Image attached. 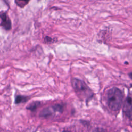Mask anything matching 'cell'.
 Instances as JSON below:
<instances>
[{"label": "cell", "mask_w": 132, "mask_h": 132, "mask_svg": "<svg viewBox=\"0 0 132 132\" xmlns=\"http://www.w3.org/2000/svg\"><path fill=\"white\" fill-rule=\"evenodd\" d=\"M107 103L108 107L113 111H118L121 107L123 101V94L118 88L110 89L106 94Z\"/></svg>", "instance_id": "obj_1"}, {"label": "cell", "mask_w": 132, "mask_h": 132, "mask_svg": "<svg viewBox=\"0 0 132 132\" xmlns=\"http://www.w3.org/2000/svg\"><path fill=\"white\" fill-rule=\"evenodd\" d=\"M71 82L73 89L80 98L88 101L93 96V92L84 81L74 78L72 79Z\"/></svg>", "instance_id": "obj_2"}, {"label": "cell", "mask_w": 132, "mask_h": 132, "mask_svg": "<svg viewBox=\"0 0 132 132\" xmlns=\"http://www.w3.org/2000/svg\"><path fill=\"white\" fill-rule=\"evenodd\" d=\"M123 110L124 114L132 120V93L129 94L125 100Z\"/></svg>", "instance_id": "obj_3"}, {"label": "cell", "mask_w": 132, "mask_h": 132, "mask_svg": "<svg viewBox=\"0 0 132 132\" xmlns=\"http://www.w3.org/2000/svg\"><path fill=\"white\" fill-rule=\"evenodd\" d=\"M0 18L2 19L1 25L6 30H9L11 27V23L7 13L4 11L0 12Z\"/></svg>", "instance_id": "obj_4"}, {"label": "cell", "mask_w": 132, "mask_h": 132, "mask_svg": "<svg viewBox=\"0 0 132 132\" xmlns=\"http://www.w3.org/2000/svg\"><path fill=\"white\" fill-rule=\"evenodd\" d=\"M52 114V109L49 107H47V108H44L43 110H41V111L39 114V116L43 118H47L51 116Z\"/></svg>", "instance_id": "obj_5"}, {"label": "cell", "mask_w": 132, "mask_h": 132, "mask_svg": "<svg viewBox=\"0 0 132 132\" xmlns=\"http://www.w3.org/2000/svg\"><path fill=\"white\" fill-rule=\"evenodd\" d=\"M40 102H38V101L32 102L31 104H29L26 107V109L28 110H29L31 111H34L35 110H36V109L40 105Z\"/></svg>", "instance_id": "obj_6"}, {"label": "cell", "mask_w": 132, "mask_h": 132, "mask_svg": "<svg viewBox=\"0 0 132 132\" xmlns=\"http://www.w3.org/2000/svg\"><path fill=\"white\" fill-rule=\"evenodd\" d=\"M28 100L27 99V97L26 96H22L20 95H19L18 96H16L15 97V103L16 104H20L21 103H23V102H25Z\"/></svg>", "instance_id": "obj_7"}, {"label": "cell", "mask_w": 132, "mask_h": 132, "mask_svg": "<svg viewBox=\"0 0 132 132\" xmlns=\"http://www.w3.org/2000/svg\"><path fill=\"white\" fill-rule=\"evenodd\" d=\"M52 109L55 112H62L63 111V106L60 104H55L52 106Z\"/></svg>", "instance_id": "obj_8"}, {"label": "cell", "mask_w": 132, "mask_h": 132, "mask_svg": "<svg viewBox=\"0 0 132 132\" xmlns=\"http://www.w3.org/2000/svg\"><path fill=\"white\" fill-rule=\"evenodd\" d=\"M92 132H107L105 129L101 127H96L93 129Z\"/></svg>", "instance_id": "obj_9"}, {"label": "cell", "mask_w": 132, "mask_h": 132, "mask_svg": "<svg viewBox=\"0 0 132 132\" xmlns=\"http://www.w3.org/2000/svg\"><path fill=\"white\" fill-rule=\"evenodd\" d=\"M44 41H45V42H47V43H51V42H52L53 39L51 38L50 37L46 36V37H45V38H44Z\"/></svg>", "instance_id": "obj_10"}, {"label": "cell", "mask_w": 132, "mask_h": 132, "mask_svg": "<svg viewBox=\"0 0 132 132\" xmlns=\"http://www.w3.org/2000/svg\"><path fill=\"white\" fill-rule=\"evenodd\" d=\"M129 77L132 79V72H131V73H130L129 74Z\"/></svg>", "instance_id": "obj_11"}, {"label": "cell", "mask_w": 132, "mask_h": 132, "mask_svg": "<svg viewBox=\"0 0 132 132\" xmlns=\"http://www.w3.org/2000/svg\"><path fill=\"white\" fill-rule=\"evenodd\" d=\"M62 132H72L70 130H64L62 131Z\"/></svg>", "instance_id": "obj_12"}]
</instances>
